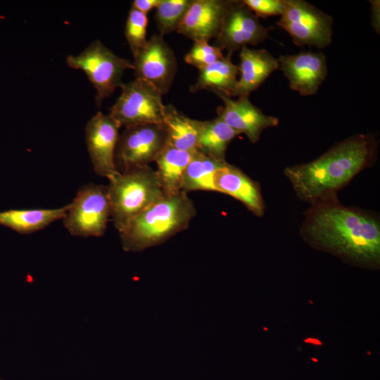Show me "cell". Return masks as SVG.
<instances>
[{"label": "cell", "instance_id": "cell-1", "mask_svg": "<svg viewBox=\"0 0 380 380\" xmlns=\"http://www.w3.org/2000/svg\"><path fill=\"white\" fill-rule=\"evenodd\" d=\"M300 233L310 245L353 262L380 263V221L377 215L341 204L337 198L310 205Z\"/></svg>", "mask_w": 380, "mask_h": 380}, {"label": "cell", "instance_id": "cell-11", "mask_svg": "<svg viewBox=\"0 0 380 380\" xmlns=\"http://www.w3.org/2000/svg\"><path fill=\"white\" fill-rule=\"evenodd\" d=\"M270 27L264 26L242 1H232L214 46L232 53L248 45L255 46L268 37Z\"/></svg>", "mask_w": 380, "mask_h": 380}, {"label": "cell", "instance_id": "cell-20", "mask_svg": "<svg viewBox=\"0 0 380 380\" xmlns=\"http://www.w3.org/2000/svg\"><path fill=\"white\" fill-rule=\"evenodd\" d=\"M231 55L227 54L220 60L199 70L196 82L189 87L192 93L208 90L222 92L229 96L238 80V66L232 63Z\"/></svg>", "mask_w": 380, "mask_h": 380}, {"label": "cell", "instance_id": "cell-7", "mask_svg": "<svg viewBox=\"0 0 380 380\" xmlns=\"http://www.w3.org/2000/svg\"><path fill=\"white\" fill-rule=\"evenodd\" d=\"M120 88L121 93L108 114L120 127L163 124L165 105L163 94L156 87L135 78Z\"/></svg>", "mask_w": 380, "mask_h": 380}, {"label": "cell", "instance_id": "cell-22", "mask_svg": "<svg viewBox=\"0 0 380 380\" xmlns=\"http://www.w3.org/2000/svg\"><path fill=\"white\" fill-rule=\"evenodd\" d=\"M239 134L221 118L201 121L197 151L220 161H226L229 144Z\"/></svg>", "mask_w": 380, "mask_h": 380}, {"label": "cell", "instance_id": "cell-12", "mask_svg": "<svg viewBox=\"0 0 380 380\" xmlns=\"http://www.w3.org/2000/svg\"><path fill=\"white\" fill-rule=\"evenodd\" d=\"M120 127L109 115L98 111L87 123L85 140L96 174L108 179L118 171L115 163Z\"/></svg>", "mask_w": 380, "mask_h": 380}, {"label": "cell", "instance_id": "cell-25", "mask_svg": "<svg viewBox=\"0 0 380 380\" xmlns=\"http://www.w3.org/2000/svg\"><path fill=\"white\" fill-rule=\"evenodd\" d=\"M147 14L131 7L125 23V36L132 53L141 49L147 42Z\"/></svg>", "mask_w": 380, "mask_h": 380}, {"label": "cell", "instance_id": "cell-4", "mask_svg": "<svg viewBox=\"0 0 380 380\" xmlns=\"http://www.w3.org/2000/svg\"><path fill=\"white\" fill-rule=\"evenodd\" d=\"M108 179L110 217L118 232L165 194L156 170L148 166L118 172Z\"/></svg>", "mask_w": 380, "mask_h": 380}, {"label": "cell", "instance_id": "cell-14", "mask_svg": "<svg viewBox=\"0 0 380 380\" xmlns=\"http://www.w3.org/2000/svg\"><path fill=\"white\" fill-rule=\"evenodd\" d=\"M277 59L289 87L302 96L315 94L327 77V58L323 53L301 51Z\"/></svg>", "mask_w": 380, "mask_h": 380}, {"label": "cell", "instance_id": "cell-3", "mask_svg": "<svg viewBox=\"0 0 380 380\" xmlns=\"http://www.w3.org/2000/svg\"><path fill=\"white\" fill-rule=\"evenodd\" d=\"M196 215L186 193L165 194L119 231L122 248L139 252L161 244L186 229Z\"/></svg>", "mask_w": 380, "mask_h": 380}, {"label": "cell", "instance_id": "cell-24", "mask_svg": "<svg viewBox=\"0 0 380 380\" xmlns=\"http://www.w3.org/2000/svg\"><path fill=\"white\" fill-rule=\"evenodd\" d=\"M191 0H161L155 8V22L161 36L176 31Z\"/></svg>", "mask_w": 380, "mask_h": 380}, {"label": "cell", "instance_id": "cell-5", "mask_svg": "<svg viewBox=\"0 0 380 380\" xmlns=\"http://www.w3.org/2000/svg\"><path fill=\"white\" fill-rule=\"evenodd\" d=\"M66 62L69 67L87 75L96 89L98 107L123 84L125 71L134 68L130 61L117 56L99 40L93 42L77 56L69 55Z\"/></svg>", "mask_w": 380, "mask_h": 380}, {"label": "cell", "instance_id": "cell-28", "mask_svg": "<svg viewBox=\"0 0 380 380\" xmlns=\"http://www.w3.org/2000/svg\"><path fill=\"white\" fill-rule=\"evenodd\" d=\"M161 0H134L132 7L136 10L147 14L148 12L156 8Z\"/></svg>", "mask_w": 380, "mask_h": 380}, {"label": "cell", "instance_id": "cell-18", "mask_svg": "<svg viewBox=\"0 0 380 380\" xmlns=\"http://www.w3.org/2000/svg\"><path fill=\"white\" fill-rule=\"evenodd\" d=\"M68 204L50 209H11L0 212V225L21 234H29L44 229L51 223L63 220Z\"/></svg>", "mask_w": 380, "mask_h": 380}, {"label": "cell", "instance_id": "cell-16", "mask_svg": "<svg viewBox=\"0 0 380 380\" xmlns=\"http://www.w3.org/2000/svg\"><path fill=\"white\" fill-rule=\"evenodd\" d=\"M236 84L229 97L248 96L274 71L279 69L278 59L266 49H240Z\"/></svg>", "mask_w": 380, "mask_h": 380}, {"label": "cell", "instance_id": "cell-17", "mask_svg": "<svg viewBox=\"0 0 380 380\" xmlns=\"http://www.w3.org/2000/svg\"><path fill=\"white\" fill-rule=\"evenodd\" d=\"M215 186L216 191L239 201L256 217L264 215L265 205L260 184L238 167L227 162L217 171Z\"/></svg>", "mask_w": 380, "mask_h": 380}, {"label": "cell", "instance_id": "cell-19", "mask_svg": "<svg viewBox=\"0 0 380 380\" xmlns=\"http://www.w3.org/2000/svg\"><path fill=\"white\" fill-rule=\"evenodd\" d=\"M195 152L180 150L167 143L156 157L154 160L157 165L156 172L165 194L182 191L183 177Z\"/></svg>", "mask_w": 380, "mask_h": 380}, {"label": "cell", "instance_id": "cell-2", "mask_svg": "<svg viewBox=\"0 0 380 380\" xmlns=\"http://www.w3.org/2000/svg\"><path fill=\"white\" fill-rule=\"evenodd\" d=\"M376 139L366 134L350 136L316 159L286 167L284 174L296 196L310 205L337 198V192L376 159Z\"/></svg>", "mask_w": 380, "mask_h": 380}, {"label": "cell", "instance_id": "cell-23", "mask_svg": "<svg viewBox=\"0 0 380 380\" xmlns=\"http://www.w3.org/2000/svg\"><path fill=\"white\" fill-rule=\"evenodd\" d=\"M226 163L227 161L217 160L196 151L185 170L182 191L185 193L191 191H216L215 174Z\"/></svg>", "mask_w": 380, "mask_h": 380}, {"label": "cell", "instance_id": "cell-13", "mask_svg": "<svg viewBox=\"0 0 380 380\" xmlns=\"http://www.w3.org/2000/svg\"><path fill=\"white\" fill-rule=\"evenodd\" d=\"M215 94L222 101V105L217 108V117L239 134H245L253 144L259 141L264 130L279 125L277 118L263 113L248 96L234 99L222 92Z\"/></svg>", "mask_w": 380, "mask_h": 380}, {"label": "cell", "instance_id": "cell-26", "mask_svg": "<svg viewBox=\"0 0 380 380\" xmlns=\"http://www.w3.org/2000/svg\"><path fill=\"white\" fill-rule=\"evenodd\" d=\"M224 56L221 49L210 44L208 42L199 41L194 42L190 51L184 57V61L200 70Z\"/></svg>", "mask_w": 380, "mask_h": 380}, {"label": "cell", "instance_id": "cell-10", "mask_svg": "<svg viewBox=\"0 0 380 380\" xmlns=\"http://www.w3.org/2000/svg\"><path fill=\"white\" fill-rule=\"evenodd\" d=\"M132 56L135 78L148 82L163 95L167 94L173 83L177 63L174 51L163 37L153 34Z\"/></svg>", "mask_w": 380, "mask_h": 380}, {"label": "cell", "instance_id": "cell-15", "mask_svg": "<svg viewBox=\"0 0 380 380\" xmlns=\"http://www.w3.org/2000/svg\"><path fill=\"white\" fill-rule=\"evenodd\" d=\"M232 1L191 0L176 32L194 42L217 36Z\"/></svg>", "mask_w": 380, "mask_h": 380}, {"label": "cell", "instance_id": "cell-21", "mask_svg": "<svg viewBox=\"0 0 380 380\" xmlns=\"http://www.w3.org/2000/svg\"><path fill=\"white\" fill-rule=\"evenodd\" d=\"M163 125L167 144L180 150L196 151L201 121L178 111L172 104L165 105Z\"/></svg>", "mask_w": 380, "mask_h": 380}, {"label": "cell", "instance_id": "cell-27", "mask_svg": "<svg viewBox=\"0 0 380 380\" xmlns=\"http://www.w3.org/2000/svg\"><path fill=\"white\" fill-rule=\"evenodd\" d=\"M243 3L258 18L281 15L284 0H243Z\"/></svg>", "mask_w": 380, "mask_h": 380}, {"label": "cell", "instance_id": "cell-29", "mask_svg": "<svg viewBox=\"0 0 380 380\" xmlns=\"http://www.w3.org/2000/svg\"><path fill=\"white\" fill-rule=\"evenodd\" d=\"M0 380H1V379H0Z\"/></svg>", "mask_w": 380, "mask_h": 380}, {"label": "cell", "instance_id": "cell-8", "mask_svg": "<svg viewBox=\"0 0 380 380\" xmlns=\"http://www.w3.org/2000/svg\"><path fill=\"white\" fill-rule=\"evenodd\" d=\"M277 25L298 46L323 49L332 41L331 16L303 0H284V11Z\"/></svg>", "mask_w": 380, "mask_h": 380}, {"label": "cell", "instance_id": "cell-6", "mask_svg": "<svg viewBox=\"0 0 380 380\" xmlns=\"http://www.w3.org/2000/svg\"><path fill=\"white\" fill-rule=\"evenodd\" d=\"M110 217L107 186L90 183L77 191L63 222L72 236L99 237L105 234Z\"/></svg>", "mask_w": 380, "mask_h": 380}, {"label": "cell", "instance_id": "cell-9", "mask_svg": "<svg viewBox=\"0 0 380 380\" xmlns=\"http://www.w3.org/2000/svg\"><path fill=\"white\" fill-rule=\"evenodd\" d=\"M167 143L163 124H148L125 127L119 135L115 163L119 172L148 166Z\"/></svg>", "mask_w": 380, "mask_h": 380}]
</instances>
